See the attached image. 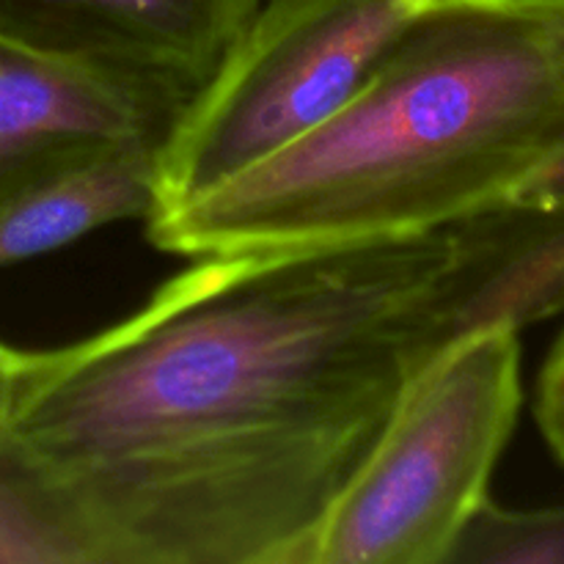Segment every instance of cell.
<instances>
[{"mask_svg":"<svg viewBox=\"0 0 564 564\" xmlns=\"http://www.w3.org/2000/svg\"><path fill=\"white\" fill-rule=\"evenodd\" d=\"M549 196H564V149L518 193L516 198H549ZM512 198V202H516Z\"/></svg>","mask_w":564,"mask_h":564,"instance_id":"11","label":"cell"},{"mask_svg":"<svg viewBox=\"0 0 564 564\" xmlns=\"http://www.w3.org/2000/svg\"><path fill=\"white\" fill-rule=\"evenodd\" d=\"M0 564H86L58 501L6 430L0 433Z\"/></svg>","mask_w":564,"mask_h":564,"instance_id":"8","label":"cell"},{"mask_svg":"<svg viewBox=\"0 0 564 564\" xmlns=\"http://www.w3.org/2000/svg\"><path fill=\"white\" fill-rule=\"evenodd\" d=\"M444 564H564V507L510 510L485 499Z\"/></svg>","mask_w":564,"mask_h":564,"instance_id":"9","label":"cell"},{"mask_svg":"<svg viewBox=\"0 0 564 564\" xmlns=\"http://www.w3.org/2000/svg\"><path fill=\"white\" fill-rule=\"evenodd\" d=\"M262 0H0V36L196 97Z\"/></svg>","mask_w":564,"mask_h":564,"instance_id":"6","label":"cell"},{"mask_svg":"<svg viewBox=\"0 0 564 564\" xmlns=\"http://www.w3.org/2000/svg\"><path fill=\"white\" fill-rule=\"evenodd\" d=\"M20 350H11V347L0 345V433L6 430V419H9L17 369H20Z\"/></svg>","mask_w":564,"mask_h":564,"instance_id":"12","label":"cell"},{"mask_svg":"<svg viewBox=\"0 0 564 564\" xmlns=\"http://www.w3.org/2000/svg\"><path fill=\"white\" fill-rule=\"evenodd\" d=\"M477 215L196 259L143 308L22 352L6 435L86 564H308L413 375L494 325Z\"/></svg>","mask_w":564,"mask_h":564,"instance_id":"1","label":"cell"},{"mask_svg":"<svg viewBox=\"0 0 564 564\" xmlns=\"http://www.w3.org/2000/svg\"><path fill=\"white\" fill-rule=\"evenodd\" d=\"M160 152L132 149L36 182L0 207V270L53 253L160 204Z\"/></svg>","mask_w":564,"mask_h":564,"instance_id":"7","label":"cell"},{"mask_svg":"<svg viewBox=\"0 0 564 564\" xmlns=\"http://www.w3.org/2000/svg\"><path fill=\"white\" fill-rule=\"evenodd\" d=\"M564 149V0H433L325 124L149 215L180 257L449 229Z\"/></svg>","mask_w":564,"mask_h":564,"instance_id":"2","label":"cell"},{"mask_svg":"<svg viewBox=\"0 0 564 564\" xmlns=\"http://www.w3.org/2000/svg\"><path fill=\"white\" fill-rule=\"evenodd\" d=\"M521 402V330L488 325L446 345L405 386L308 564H444L490 496Z\"/></svg>","mask_w":564,"mask_h":564,"instance_id":"3","label":"cell"},{"mask_svg":"<svg viewBox=\"0 0 564 564\" xmlns=\"http://www.w3.org/2000/svg\"><path fill=\"white\" fill-rule=\"evenodd\" d=\"M534 416H538L545 444L551 446L556 460L564 463V330L551 347L538 378Z\"/></svg>","mask_w":564,"mask_h":564,"instance_id":"10","label":"cell"},{"mask_svg":"<svg viewBox=\"0 0 564 564\" xmlns=\"http://www.w3.org/2000/svg\"><path fill=\"white\" fill-rule=\"evenodd\" d=\"M430 3L262 0L160 149L158 209L202 196L325 124Z\"/></svg>","mask_w":564,"mask_h":564,"instance_id":"4","label":"cell"},{"mask_svg":"<svg viewBox=\"0 0 564 564\" xmlns=\"http://www.w3.org/2000/svg\"><path fill=\"white\" fill-rule=\"evenodd\" d=\"M191 99L0 36V207L75 165L132 149L160 152Z\"/></svg>","mask_w":564,"mask_h":564,"instance_id":"5","label":"cell"}]
</instances>
